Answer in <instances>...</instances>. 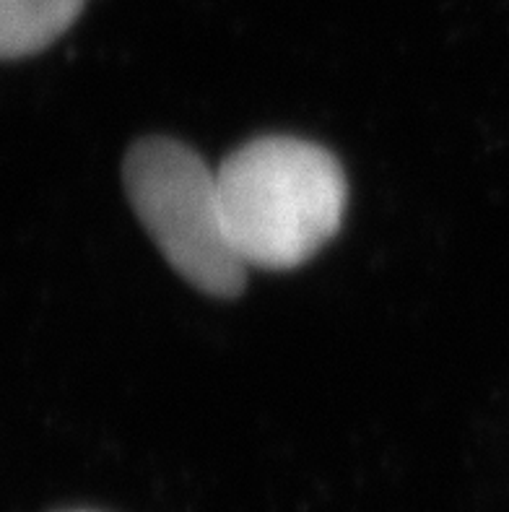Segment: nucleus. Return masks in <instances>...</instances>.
Segmentation results:
<instances>
[{"label":"nucleus","mask_w":509,"mask_h":512,"mask_svg":"<svg viewBox=\"0 0 509 512\" xmlns=\"http://www.w3.org/2000/svg\"><path fill=\"white\" fill-rule=\"evenodd\" d=\"M86 0H0V60L26 58L50 47Z\"/></svg>","instance_id":"3"},{"label":"nucleus","mask_w":509,"mask_h":512,"mask_svg":"<svg viewBox=\"0 0 509 512\" xmlns=\"http://www.w3.org/2000/svg\"><path fill=\"white\" fill-rule=\"evenodd\" d=\"M216 177L226 234L247 268L302 266L341 229L346 175L317 143L255 138L226 156Z\"/></svg>","instance_id":"1"},{"label":"nucleus","mask_w":509,"mask_h":512,"mask_svg":"<svg viewBox=\"0 0 509 512\" xmlns=\"http://www.w3.org/2000/svg\"><path fill=\"white\" fill-rule=\"evenodd\" d=\"M130 206L169 266L211 297H237L247 266L226 234L219 177L190 146L146 138L123 164Z\"/></svg>","instance_id":"2"}]
</instances>
